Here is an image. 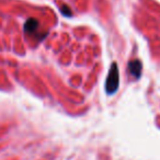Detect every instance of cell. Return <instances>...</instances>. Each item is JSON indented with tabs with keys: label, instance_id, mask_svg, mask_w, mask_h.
Here are the masks:
<instances>
[{
	"label": "cell",
	"instance_id": "6da1fadb",
	"mask_svg": "<svg viewBox=\"0 0 160 160\" xmlns=\"http://www.w3.org/2000/svg\"><path fill=\"white\" fill-rule=\"evenodd\" d=\"M120 85V72H118V66L116 62H113L110 68L109 75L107 77L105 82V91L108 94H113L118 89Z\"/></svg>",
	"mask_w": 160,
	"mask_h": 160
},
{
	"label": "cell",
	"instance_id": "7a4b0ae2",
	"mask_svg": "<svg viewBox=\"0 0 160 160\" xmlns=\"http://www.w3.org/2000/svg\"><path fill=\"white\" fill-rule=\"evenodd\" d=\"M142 65L140 62V60L138 59H134V60H131L128 64V70L131 72V75L133 77H135L136 79L140 77L142 75Z\"/></svg>",
	"mask_w": 160,
	"mask_h": 160
},
{
	"label": "cell",
	"instance_id": "3957f363",
	"mask_svg": "<svg viewBox=\"0 0 160 160\" xmlns=\"http://www.w3.org/2000/svg\"><path fill=\"white\" fill-rule=\"evenodd\" d=\"M38 27H40V24H38V20H35V19H29L24 24V31L28 34H32L38 31Z\"/></svg>",
	"mask_w": 160,
	"mask_h": 160
}]
</instances>
